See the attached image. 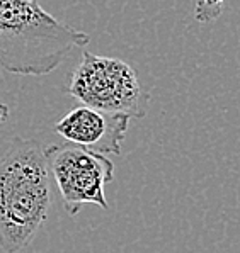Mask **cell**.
Instances as JSON below:
<instances>
[{
	"label": "cell",
	"mask_w": 240,
	"mask_h": 253,
	"mask_svg": "<svg viewBox=\"0 0 240 253\" xmlns=\"http://www.w3.org/2000/svg\"><path fill=\"white\" fill-rule=\"evenodd\" d=\"M51 202L45 148L15 136L0 157V248L17 253L28 247L48 219Z\"/></svg>",
	"instance_id": "cell-1"
},
{
	"label": "cell",
	"mask_w": 240,
	"mask_h": 253,
	"mask_svg": "<svg viewBox=\"0 0 240 253\" xmlns=\"http://www.w3.org/2000/svg\"><path fill=\"white\" fill-rule=\"evenodd\" d=\"M91 36L60 22L40 0H0V67L22 77H45Z\"/></svg>",
	"instance_id": "cell-2"
},
{
	"label": "cell",
	"mask_w": 240,
	"mask_h": 253,
	"mask_svg": "<svg viewBox=\"0 0 240 253\" xmlns=\"http://www.w3.org/2000/svg\"><path fill=\"white\" fill-rule=\"evenodd\" d=\"M65 92L79 104L102 112L143 119L148 112L152 95L142 87L135 68L113 56L82 53Z\"/></svg>",
	"instance_id": "cell-3"
},
{
	"label": "cell",
	"mask_w": 240,
	"mask_h": 253,
	"mask_svg": "<svg viewBox=\"0 0 240 253\" xmlns=\"http://www.w3.org/2000/svg\"><path fill=\"white\" fill-rule=\"evenodd\" d=\"M45 157L68 216H77L85 204L109 209L104 189L114 178V163L106 155L60 143L46 146Z\"/></svg>",
	"instance_id": "cell-4"
},
{
	"label": "cell",
	"mask_w": 240,
	"mask_h": 253,
	"mask_svg": "<svg viewBox=\"0 0 240 253\" xmlns=\"http://www.w3.org/2000/svg\"><path fill=\"white\" fill-rule=\"evenodd\" d=\"M130 118L111 114L87 106H77L53 126L70 145L99 155H121Z\"/></svg>",
	"instance_id": "cell-5"
},
{
	"label": "cell",
	"mask_w": 240,
	"mask_h": 253,
	"mask_svg": "<svg viewBox=\"0 0 240 253\" xmlns=\"http://www.w3.org/2000/svg\"><path fill=\"white\" fill-rule=\"evenodd\" d=\"M225 0H198L194 5V19L199 24H210L223 14Z\"/></svg>",
	"instance_id": "cell-6"
},
{
	"label": "cell",
	"mask_w": 240,
	"mask_h": 253,
	"mask_svg": "<svg viewBox=\"0 0 240 253\" xmlns=\"http://www.w3.org/2000/svg\"><path fill=\"white\" fill-rule=\"evenodd\" d=\"M9 116H10V109L7 104L0 102V124L5 123V121H9Z\"/></svg>",
	"instance_id": "cell-7"
}]
</instances>
